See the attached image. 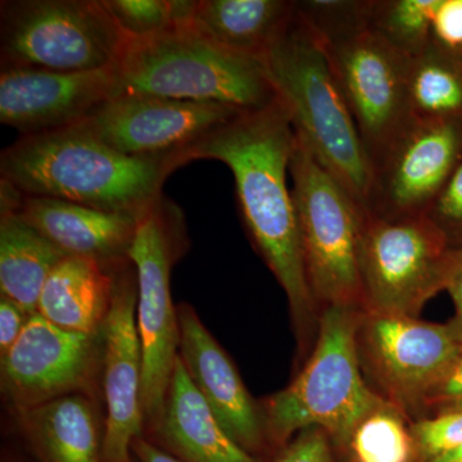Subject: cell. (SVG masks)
Instances as JSON below:
<instances>
[{"instance_id":"7a4b0ae2","label":"cell","mask_w":462,"mask_h":462,"mask_svg":"<svg viewBox=\"0 0 462 462\" xmlns=\"http://www.w3.org/2000/svg\"><path fill=\"white\" fill-rule=\"evenodd\" d=\"M181 161L126 156L81 124L21 136L0 156L2 181L23 196L66 200L114 214L144 215Z\"/></svg>"},{"instance_id":"6da1fadb","label":"cell","mask_w":462,"mask_h":462,"mask_svg":"<svg viewBox=\"0 0 462 462\" xmlns=\"http://www.w3.org/2000/svg\"><path fill=\"white\" fill-rule=\"evenodd\" d=\"M296 147L291 118L278 99L243 112L187 154L229 167L245 227L254 247L287 294L297 322L306 321L315 300L307 282L293 194L287 173Z\"/></svg>"},{"instance_id":"44dd1931","label":"cell","mask_w":462,"mask_h":462,"mask_svg":"<svg viewBox=\"0 0 462 462\" xmlns=\"http://www.w3.org/2000/svg\"><path fill=\"white\" fill-rule=\"evenodd\" d=\"M118 264L108 266L91 258L66 257L42 288L38 314L63 329L100 333L111 309Z\"/></svg>"},{"instance_id":"4fadbf2b","label":"cell","mask_w":462,"mask_h":462,"mask_svg":"<svg viewBox=\"0 0 462 462\" xmlns=\"http://www.w3.org/2000/svg\"><path fill=\"white\" fill-rule=\"evenodd\" d=\"M243 114L217 103L123 94L103 103L80 123L126 156L181 161L221 125Z\"/></svg>"},{"instance_id":"e0dca14e","label":"cell","mask_w":462,"mask_h":462,"mask_svg":"<svg viewBox=\"0 0 462 462\" xmlns=\"http://www.w3.org/2000/svg\"><path fill=\"white\" fill-rule=\"evenodd\" d=\"M180 357L191 382L205 398L221 427L249 454L266 437L263 413L248 393L229 356L207 330L193 307L178 306Z\"/></svg>"},{"instance_id":"8992f818","label":"cell","mask_w":462,"mask_h":462,"mask_svg":"<svg viewBox=\"0 0 462 462\" xmlns=\"http://www.w3.org/2000/svg\"><path fill=\"white\" fill-rule=\"evenodd\" d=\"M289 175L315 303L364 309L360 240L365 207L297 136Z\"/></svg>"},{"instance_id":"d4e9b609","label":"cell","mask_w":462,"mask_h":462,"mask_svg":"<svg viewBox=\"0 0 462 462\" xmlns=\"http://www.w3.org/2000/svg\"><path fill=\"white\" fill-rule=\"evenodd\" d=\"M439 0H374L369 30L404 57L430 44L431 21Z\"/></svg>"},{"instance_id":"8fae6325","label":"cell","mask_w":462,"mask_h":462,"mask_svg":"<svg viewBox=\"0 0 462 462\" xmlns=\"http://www.w3.org/2000/svg\"><path fill=\"white\" fill-rule=\"evenodd\" d=\"M105 334L63 329L38 312L0 358L3 396L14 410L69 394L94 398L102 387Z\"/></svg>"},{"instance_id":"4316f807","label":"cell","mask_w":462,"mask_h":462,"mask_svg":"<svg viewBox=\"0 0 462 462\" xmlns=\"http://www.w3.org/2000/svg\"><path fill=\"white\" fill-rule=\"evenodd\" d=\"M374 0H300L298 14L322 42L348 38L369 29Z\"/></svg>"},{"instance_id":"4dcf8cb0","label":"cell","mask_w":462,"mask_h":462,"mask_svg":"<svg viewBox=\"0 0 462 462\" xmlns=\"http://www.w3.org/2000/svg\"><path fill=\"white\" fill-rule=\"evenodd\" d=\"M430 44L462 60V0H439L431 21Z\"/></svg>"},{"instance_id":"8d00e7d4","label":"cell","mask_w":462,"mask_h":462,"mask_svg":"<svg viewBox=\"0 0 462 462\" xmlns=\"http://www.w3.org/2000/svg\"><path fill=\"white\" fill-rule=\"evenodd\" d=\"M425 462H462V446L454 449V451L447 452L445 455L438 456V457Z\"/></svg>"},{"instance_id":"2e32d148","label":"cell","mask_w":462,"mask_h":462,"mask_svg":"<svg viewBox=\"0 0 462 462\" xmlns=\"http://www.w3.org/2000/svg\"><path fill=\"white\" fill-rule=\"evenodd\" d=\"M123 96L115 67L85 72L14 67L0 71V123L23 136L83 123L107 100Z\"/></svg>"},{"instance_id":"30bf717a","label":"cell","mask_w":462,"mask_h":462,"mask_svg":"<svg viewBox=\"0 0 462 462\" xmlns=\"http://www.w3.org/2000/svg\"><path fill=\"white\" fill-rule=\"evenodd\" d=\"M357 348L363 370L400 410H420L425 397L462 354V343L448 324L364 309Z\"/></svg>"},{"instance_id":"ac0fdd59","label":"cell","mask_w":462,"mask_h":462,"mask_svg":"<svg viewBox=\"0 0 462 462\" xmlns=\"http://www.w3.org/2000/svg\"><path fill=\"white\" fill-rule=\"evenodd\" d=\"M0 209H14L25 223L69 256L117 264L129 260L139 216L99 211L66 200L23 196L0 181Z\"/></svg>"},{"instance_id":"d6a6232c","label":"cell","mask_w":462,"mask_h":462,"mask_svg":"<svg viewBox=\"0 0 462 462\" xmlns=\"http://www.w3.org/2000/svg\"><path fill=\"white\" fill-rule=\"evenodd\" d=\"M275 462H331L330 438L319 428L300 431Z\"/></svg>"},{"instance_id":"603a6c76","label":"cell","mask_w":462,"mask_h":462,"mask_svg":"<svg viewBox=\"0 0 462 462\" xmlns=\"http://www.w3.org/2000/svg\"><path fill=\"white\" fill-rule=\"evenodd\" d=\"M69 257L14 211L0 209V291L2 296L38 312L42 288L54 269Z\"/></svg>"},{"instance_id":"d6986e66","label":"cell","mask_w":462,"mask_h":462,"mask_svg":"<svg viewBox=\"0 0 462 462\" xmlns=\"http://www.w3.org/2000/svg\"><path fill=\"white\" fill-rule=\"evenodd\" d=\"M152 431L158 439L154 445L180 462H261L221 427L180 357L173 369L162 418Z\"/></svg>"},{"instance_id":"e575fe53","label":"cell","mask_w":462,"mask_h":462,"mask_svg":"<svg viewBox=\"0 0 462 462\" xmlns=\"http://www.w3.org/2000/svg\"><path fill=\"white\" fill-rule=\"evenodd\" d=\"M445 291L455 305V316L448 322L456 338L462 343V248H451L447 256Z\"/></svg>"},{"instance_id":"9c48e42d","label":"cell","mask_w":462,"mask_h":462,"mask_svg":"<svg viewBox=\"0 0 462 462\" xmlns=\"http://www.w3.org/2000/svg\"><path fill=\"white\" fill-rule=\"evenodd\" d=\"M448 240L428 216L384 220L365 209L360 275L365 311L418 318L445 291Z\"/></svg>"},{"instance_id":"7c38bea8","label":"cell","mask_w":462,"mask_h":462,"mask_svg":"<svg viewBox=\"0 0 462 462\" xmlns=\"http://www.w3.org/2000/svg\"><path fill=\"white\" fill-rule=\"evenodd\" d=\"M322 44L373 167L411 124L406 91L410 58L369 29Z\"/></svg>"},{"instance_id":"9a60e30c","label":"cell","mask_w":462,"mask_h":462,"mask_svg":"<svg viewBox=\"0 0 462 462\" xmlns=\"http://www.w3.org/2000/svg\"><path fill=\"white\" fill-rule=\"evenodd\" d=\"M138 278L132 261L115 269L106 320L102 388L107 403L103 462H134L132 446L143 436V351L138 324Z\"/></svg>"},{"instance_id":"d590c367","label":"cell","mask_w":462,"mask_h":462,"mask_svg":"<svg viewBox=\"0 0 462 462\" xmlns=\"http://www.w3.org/2000/svg\"><path fill=\"white\" fill-rule=\"evenodd\" d=\"M132 455L134 462H180L143 436L134 440Z\"/></svg>"},{"instance_id":"277c9868","label":"cell","mask_w":462,"mask_h":462,"mask_svg":"<svg viewBox=\"0 0 462 462\" xmlns=\"http://www.w3.org/2000/svg\"><path fill=\"white\" fill-rule=\"evenodd\" d=\"M115 69L123 94L217 103L242 112L278 99L263 60L226 50L191 26L132 39Z\"/></svg>"},{"instance_id":"484cf974","label":"cell","mask_w":462,"mask_h":462,"mask_svg":"<svg viewBox=\"0 0 462 462\" xmlns=\"http://www.w3.org/2000/svg\"><path fill=\"white\" fill-rule=\"evenodd\" d=\"M348 447L355 462H412L416 457L411 428L401 410L385 402L356 427Z\"/></svg>"},{"instance_id":"cb8c5ba5","label":"cell","mask_w":462,"mask_h":462,"mask_svg":"<svg viewBox=\"0 0 462 462\" xmlns=\"http://www.w3.org/2000/svg\"><path fill=\"white\" fill-rule=\"evenodd\" d=\"M407 105L416 121H462V60L433 44L410 58Z\"/></svg>"},{"instance_id":"52a82bcc","label":"cell","mask_w":462,"mask_h":462,"mask_svg":"<svg viewBox=\"0 0 462 462\" xmlns=\"http://www.w3.org/2000/svg\"><path fill=\"white\" fill-rule=\"evenodd\" d=\"M130 41L103 0L0 3L2 69L97 71L115 67Z\"/></svg>"},{"instance_id":"f546056e","label":"cell","mask_w":462,"mask_h":462,"mask_svg":"<svg viewBox=\"0 0 462 462\" xmlns=\"http://www.w3.org/2000/svg\"><path fill=\"white\" fill-rule=\"evenodd\" d=\"M427 216L445 234L449 247L462 248V158Z\"/></svg>"},{"instance_id":"ba28073f","label":"cell","mask_w":462,"mask_h":462,"mask_svg":"<svg viewBox=\"0 0 462 462\" xmlns=\"http://www.w3.org/2000/svg\"><path fill=\"white\" fill-rule=\"evenodd\" d=\"M185 242L181 211L162 196L139 218L129 252L138 278L136 324L143 351V415L151 430L162 418L179 357L180 329L170 278Z\"/></svg>"},{"instance_id":"ffe728a7","label":"cell","mask_w":462,"mask_h":462,"mask_svg":"<svg viewBox=\"0 0 462 462\" xmlns=\"http://www.w3.org/2000/svg\"><path fill=\"white\" fill-rule=\"evenodd\" d=\"M14 415L38 462H103L105 430L94 398L69 394Z\"/></svg>"},{"instance_id":"3957f363","label":"cell","mask_w":462,"mask_h":462,"mask_svg":"<svg viewBox=\"0 0 462 462\" xmlns=\"http://www.w3.org/2000/svg\"><path fill=\"white\" fill-rule=\"evenodd\" d=\"M261 60L297 138L365 207L372 182V162L327 50L297 8Z\"/></svg>"},{"instance_id":"7402d4cb","label":"cell","mask_w":462,"mask_h":462,"mask_svg":"<svg viewBox=\"0 0 462 462\" xmlns=\"http://www.w3.org/2000/svg\"><path fill=\"white\" fill-rule=\"evenodd\" d=\"M294 11L291 0H199L191 27L226 50L261 60Z\"/></svg>"},{"instance_id":"5bb4252c","label":"cell","mask_w":462,"mask_h":462,"mask_svg":"<svg viewBox=\"0 0 462 462\" xmlns=\"http://www.w3.org/2000/svg\"><path fill=\"white\" fill-rule=\"evenodd\" d=\"M462 158V121H416L373 165L365 209L384 220L427 216Z\"/></svg>"},{"instance_id":"1f68e13d","label":"cell","mask_w":462,"mask_h":462,"mask_svg":"<svg viewBox=\"0 0 462 462\" xmlns=\"http://www.w3.org/2000/svg\"><path fill=\"white\" fill-rule=\"evenodd\" d=\"M421 409L436 415L462 411V354L425 397Z\"/></svg>"},{"instance_id":"5b68a950","label":"cell","mask_w":462,"mask_h":462,"mask_svg":"<svg viewBox=\"0 0 462 462\" xmlns=\"http://www.w3.org/2000/svg\"><path fill=\"white\" fill-rule=\"evenodd\" d=\"M357 307H325L315 351L291 385L273 394L263 410L267 436L276 442L319 428L348 446L365 416L385 398L367 387L357 348Z\"/></svg>"},{"instance_id":"836d02e7","label":"cell","mask_w":462,"mask_h":462,"mask_svg":"<svg viewBox=\"0 0 462 462\" xmlns=\"http://www.w3.org/2000/svg\"><path fill=\"white\" fill-rule=\"evenodd\" d=\"M32 315L9 298L0 297V358L8 354Z\"/></svg>"},{"instance_id":"83f0119b","label":"cell","mask_w":462,"mask_h":462,"mask_svg":"<svg viewBox=\"0 0 462 462\" xmlns=\"http://www.w3.org/2000/svg\"><path fill=\"white\" fill-rule=\"evenodd\" d=\"M117 25L132 39L176 29L170 0H103Z\"/></svg>"},{"instance_id":"f1b7e54d","label":"cell","mask_w":462,"mask_h":462,"mask_svg":"<svg viewBox=\"0 0 462 462\" xmlns=\"http://www.w3.org/2000/svg\"><path fill=\"white\" fill-rule=\"evenodd\" d=\"M416 455L421 462L454 451L462 446V411L439 413L411 427Z\"/></svg>"}]
</instances>
